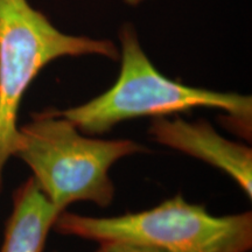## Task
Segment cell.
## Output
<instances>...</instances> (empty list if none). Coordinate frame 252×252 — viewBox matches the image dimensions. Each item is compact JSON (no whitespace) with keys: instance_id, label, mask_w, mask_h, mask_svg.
Wrapping results in <instances>:
<instances>
[{"instance_id":"obj_7","label":"cell","mask_w":252,"mask_h":252,"mask_svg":"<svg viewBox=\"0 0 252 252\" xmlns=\"http://www.w3.org/2000/svg\"><path fill=\"white\" fill-rule=\"evenodd\" d=\"M96 252H168L157 245L143 243L127 239H111L99 242V248Z\"/></svg>"},{"instance_id":"obj_3","label":"cell","mask_w":252,"mask_h":252,"mask_svg":"<svg viewBox=\"0 0 252 252\" xmlns=\"http://www.w3.org/2000/svg\"><path fill=\"white\" fill-rule=\"evenodd\" d=\"M56 232L89 241L127 239L168 252H248L252 248V215L245 212L215 216L182 195L138 213L91 217L62 212Z\"/></svg>"},{"instance_id":"obj_6","label":"cell","mask_w":252,"mask_h":252,"mask_svg":"<svg viewBox=\"0 0 252 252\" xmlns=\"http://www.w3.org/2000/svg\"><path fill=\"white\" fill-rule=\"evenodd\" d=\"M60 214L30 178L13 194L0 252H43Z\"/></svg>"},{"instance_id":"obj_2","label":"cell","mask_w":252,"mask_h":252,"mask_svg":"<svg viewBox=\"0 0 252 252\" xmlns=\"http://www.w3.org/2000/svg\"><path fill=\"white\" fill-rule=\"evenodd\" d=\"M144 152V145L130 139L89 137L53 109L34 113L19 127L14 157L30 167L41 191L62 213L75 202L110 206L116 191L111 167Z\"/></svg>"},{"instance_id":"obj_5","label":"cell","mask_w":252,"mask_h":252,"mask_svg":"<svg viewBox=\"0 0 252 252\" xmlns=\"http://www.w3.org/2000/svg\"><path fill=\"white\" fill-rule=\"evenodd\" d=\"M149 134L158 144L224 172L251 198L252 151L247 145L222 137L208 122H187L179 117L153 118Z\"/></svg>"},{"instance_id":"obj_4","label":"cell","mask_w":252,"mask_h":252,"mask_svg":"<svg viewBox=\"0 0 252 252\" xmlns=\"http://www.w3.org/2000/svg\"><path fill=\"white\" fill-rule=\"evenodd\" d=\"M98 55L119 59L110 40L62 33L28 0H0V194L4 172L14 157L19 135V110L39 72L65 56Z\"/></svg>"},{"instance_id":"obj_8","label":"cell","mask_w":252,"mask_h":252,"mask_svg":"<svg viewBox=\"0 0 252 252\" xmlns=\"http://www.w3.org/2000/svg\"><path fill=\"white\" fill-rule=\"evenodd\" d=\"M125 1H126V4L135 6V5H139V4H141V2L146 1V0H125Z\"/></svg>"},{"instance_id":"obj_1","label":"cell","mask_w":252,"mask_h":252,"mask_svg":"<svg viewBox=\"0 0 252 252\" xmlns=\"http://www.w3.org/2000/svg\"><path fill=\"white\" fill-rule=\"evenodd\" d=\"M121 72L116 83L89 102L60 115L86 134H103L122 122L141 117H166L196 108L222 110L225 121L248 138L252 127V97L186 86L162 75L145 54L135 28L126 24L119 31Z\"/></svg>"}]
</instances>
